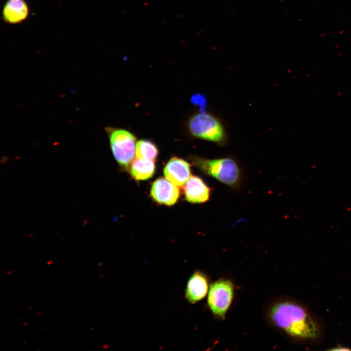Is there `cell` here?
<instances>
[{
    "instance_id": "obj_1",
    "label": "cell",
    "mask_w": 351,
    "mask_h": 351,
    "mask_svg": "<svg viewBox=\"0 0 351 351\" xmlns=\"http://www.w3.org/2000/svg\"><path fill=\"white\" fill-rule=\"evenodd\" d=\"M269 316L275 326L296 340L315 342L322 336L319 321L308 308L296 301L282 300L275 303Z\"/></svg>"
},
{
    "instance_id": "obj_2",
    "label": "cell",
    "mask_w": 351,
    "mask_h": 351,
    "mask_svg": "<svg viewBox=\"0 0 351 351\" xmlns=\"http://www.w3.org/2000/svg\"><path fill=\"white\" fill-rule=\"evenodd\" d=\"M194 161L207 175L226 185L235 186L240 180V168L236 161L231 158L212 159L196 158Z\"/></svg>"
},
{
    "instance_id": "obj_3",
    "label": "cell",
    "mask_w": 351,
    "mask_h": 351,
    "mask_svg": "<svg viewBox=\"0 0 351 351\" xmlns=\"http://www.w3.org/2000/svg\"><path fill=\"white\" fill-rule=\"evenodd\" d=\"M189 128L195 136L215 143L223 142L226 137L224 128L217 118L207 113H199L190 120Z\"/></svg>"
},
{
    "instance_id": "obj_4",
    "label": "cell",
    "mask_w": 351,
    "mask_h": 351,
    "mask_svg": "<svg viewBox=\"0 0 351 351\" xmlns=\"http://www.w3.org/2000/svg\"><path fill=\"white\" fill-rule=\"evenodd\" d=\"M108 130L111 148L116 160L119 164L128 166L133 160L136 154L135 136L125 130Z\"/></svg>"
},
{
    "instance_id": "obj_5",
    "label": "cell",
    "mask_w": 351,
    "mask_h": 351,
    "mask_svg": "<svg viewBox=\"0 0 351 351\" xmlns=\"http://www.w3.org/2000/svg\"><path fill=\"white\" fill-rule=\"evenodd\" d=\"M234 285L227 279H220L210 286L208 304L214 315L223 318L228 310L233 298Z\"/></svg>"
},
{
    "instance_id": "obj_6",
    "label": "cell",
    "mask_w": 351,
    "mask_h": 351,
    "mask_svg": "<svg viewBox=\"0 0 351 351\" xmlns=\"http://www.w3.org/2000/svg\"><path fill=\"white\" fill-rule=\"evenodd\" d=\"M151 195L157 202L171 206L177 200L179 195L178 186L166 178H160L153 184Z\"/></svg>"
},
{
    "instance_id": "obj_7",
    "label": "cell",
    "mask_w": 351,
    "mask_h": 351,
    "mask_svg": "<svg viewBox=\"0 0 351 351\" xmlns=\"http://www.w3.org/2000/svg\"><path fill=\"white\" fill-rule=\"evenodd\" d=\"M165 177L178 186H182L191 177L190 165L186 161L177 158H172L164 169Z\"/></svg>"
},
{
    "instance_id": "obj_8",
    "label": "cell",
    "mask_w": 351,
    "mask_h": 351,
    "mask_svg": "<svg viewBox=\"0 0 351 351\" xmlns=\"http://www.w3.org/2000/svg\"><path fill=\"white\" fill-rule=\"evenodd\" d=\"M184 194L187 200L193 203L207 201L211 195V188L200 177L191 176L184 185Z\"/></svg>"
},
{
    "instance_id": "obj_9",
    "label": "cell",
    "mask_w": 351,
    "mask_h": 351,
    "mask_svg": "<svg viewBox=\"0 0 351 351\" xmlns=\"http://www.w3.org/2000/svg\"><path fill=\"white\" fill-rule=\"evenodd\" d=\"M208 290V281L206 275L200 271L194 273L188 280L185 291V297L194 304L202 299Z\"/></svg>"
},
{
    "instance_id": "obj_10",
    "label": "cell",
    "mask_w": 351,
    "mask_h": 351,
    "mask_svg": "<svg viewBox=\"0 0 351 351\" xmlns=\"http://www.w3.org/2000/svg\"><path fill=\"white\" fill-rule=\"evenodd\" d=\"M28 13V6L23 0H9L4 5L2 12L4 20L11 24L25 20Z\"/></svg>"
},
{
    "instance_id": "obj_11",
    "label": "cell",
    "mask_w": 351,
    "mask_h": 351,
    "mask_svg": "<svg viewBox=\"0 0 351 351\" xmlns=\"http://www.w3.org/2000/svg\"><path fill=\"white\" fill-rule=\"evenodd\" d=\"M155 170L154 160L136 157L131 162L130 173L136 180H145L152 176Z\"/></svg>"
},
{
    "instance_id": "obj_12",
    "label": "cell",
    "mask_w": 351,
    "mask_h": 351,
    "mask_svg": "<svg viewBox=\"0 0 351 351\" xmlns=\"http://www.w3.org/2000/svg\"><path fill=\"white\" fill-rule=\"evenodd\" d=\"M158 154V150L156 145L148 140H141L136 143V157L155 160Z\"/></svg>"
},
{
    "instance_id": "obj_13",
    "label": "cell",
    "mask_w": 351,
    "mask_h": 351,
    "mask_svg": "<svg viewBox=\"0 0 351 351\" xmlns=\"http://www.w3.org/2000/svg\"><path fill=\"white\" fill-rule=\"evenodd\" d=\"M333 350H337V351H340V350H350V349H348L347 348L344 347L343 346H339L337 347H336L334 349H332Z\"/></svg>"
},
{
    "instance_id": "obj_14",
    "label": "cell",
    "mask_w": 351,
    "mask_h": 351,
    "mask_svg": "<svg viewBox=\"0 0 351 351\" xmlns=\"http://www.w3.org/2000/svg\"><path fill=\"white\" fill-rule=\"evenodd\" d=\"M53 260H50L47 262L46 265H49L50 264H51L53 263Z\"/></svg>"
},
{
    "instance_id": "obj_15",
    "label": "cell",
    "mask_w": 351,
    "mask_h": 351,
    "mask_svg": "<svg viewBox=\"0 0 351 351\" xmlns=\"http://www.w3.org/2000/svg\"><path fill=\"white\" fill-rule=\"evenodd\" d=\"M12 273H13V271H9V272H8L7 274H8V275H9V274H10Z\"/></svg>"
},
{
    "instance_id": "obj_16",
    "label": "cell",
    "mask_w": 351,
    "mask_h": 351,
    "mask_svg": "<svg viewBox=\"0 0 351 351\" xmlns=\"http://www.w3.org/2000/svg\"><path fill=\"white\" fill-rule=\"evenodd\" d=\"M28 323V322H25L23 324V326H25V325H27Z\"/></svg>"
},
{
    "instance_id": "obj_17",
    "label": "cell",
    "mask_w": 351,
    "mask_h": 351,
    "mask_svg": "<svg viewBox=\"0 0 351 351\" xmlns=\"http://www.w3.org/2000/svg\"><path fill=\"white\" fill-rule=\"evenodd\" d=\"M40 313H41V312H37V313H36V315H39V314Z\"/></svg>"
},
{
    "instance_id": "obj_18",
    "label": "cell",
    "mask_w": 351,
    "mask_h": 351,
    "mask_svg": "<svg viewBox=\"0 0 351 351\" xmlns=\"http://www.w3.org/2000/svg\"><path fill=\"white\" fill-rule=\"evenodd\" d=\"M32 307H33L32 306H29V307H28V309H31Z\"/></svg>"
}]
</instances>
